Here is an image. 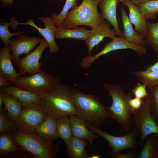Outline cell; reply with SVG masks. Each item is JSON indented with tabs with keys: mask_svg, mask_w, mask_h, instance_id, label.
Returning <instances> with one entry per match:
<instances>
[{
	"mask_svg": "<svg viewBox=\"0 0 158 158\" xmlns=\"http://www.w3.org/2000/svg\"><path fill=\"white\" fill-rule=\"evenodd\" d=\"M103 88L110 95L112 99L111 106H106L110 117L120 123L126 132L130 131L132 125L133 113L129 103L132 98L131 92H126L119 85L104 83Z\"/></svg>",
	"mask_w": 158,
	"mask_h": 158,
	"instance_id": "3",
	"label": "cell"
},
{
	"mask_svg": "<svg viewBox=\"0 0 158 158\" xmlns=\"http://www.w3.org/2000/svg\"><path fill=\"white\" fill-rule=\"evenodd\" d=\"M144 101V99L135 97L133 98H131L129 100V104L133 113L141 108Z\"/></svg>",
	"mask_w": 158,
	"mask_h": 158,
	"instance_id": "35",
	"label": "cell"
},
{
	"mask_svg": "<svg viewBox=\"0 0 158 158\" xmlns=\"http://www.w3.org/2000/svg\"><path fill=\"white\" fill-rule=\"evenodd\" d=\"M76 116H69L73 136L87 141L90 145H92L98 136L88 128L85 121Z\"/></svg>",
	"mask_w": 158,
	"mask_h": 158,
	"instance_id": "16",
	"label": "cell"
},
{
	"mask_svg": "<svg viewBox=\"0 0 158 158\" xmlns=\"http://www.w3.org/2000/svg\"><path fill=\"white\" fill-rule=\"evenodd\" d=\"M100 0H83L81 4L70 10L63 20L60 26L71 29L83 25L94 29L104 19L97 10Z\"/></svg>",
	"mask_w": 158,
	"mask_h": 158,
	"instance_id": "4",
	"label": "cell"
},
{
	"mask_svg": "<svg viewBox=\"0 0 158 158\" xmlns=\"http://www.w3.org/2000/svg\"><path fill=\"white\" fill-rule=\"evenodd\" d=\"M121 16L124 28L123 37L133 44L145 46L146 43L144 38L146 35L139 33L134 29L123 6L121 10Z\"/></svg>",
	"mask_w": 158,
	"mask_h": 158,
	"instance_id": "20",
	"label": "cell"
},
{
	"mask_svg": "<svg viewBox=\"0 0 158 158\" xmlns=\"http://www.w3.org/2000/svg\"><path fill=\"white\" fill-rule=\"evenodd\" d=\"M15 122L7 117L4 109L0 111V132L11 133L18 129Z\"/></svg>",
	"mask_w": 158,
	"mask_h": 158,
	"instance_id": "32",
	"label": "cell"
},
{
	"mask_svg": "<svg viewBox=\"0 0 158 158\" xmlns=\"http://www.w3.org/2000/svg\"><path fill=\"white\" fill-rule=\"evenodd\" d=\"M111 23L105 19L94 29H92L91 33L85 42L88 47V56H91L92 51L94 47L97 45L105 37H109L112 39L119 35L114 28L111 29Z\"/></svg>",
	"mask_w": 158,
	"mask_h": 158,
	"instance_id": "14",
	"label": "cell"
},
{
	"mask_svg": "<svg viewBox=\"0 0 158 158\" xmlns=\"http://www.w3.org/2000/svg\"><path fill=\"white\" fill-rule=\"evenodd\" d=\"M91 33V30L83 28L75 27L66 29L61 26L56 27L54 32L55 39H75L86 40Z\"/></svg>",
	"mask_w": 158,
	"mask_h": 158,
	"instance_id": "23",
	"label": "cell"
},
{
	"mask_svg": "<svg viewBox=\"0 0 158 158\" xmlns=\"http://www.w3.org/2000/svg\"><path fill=\"white\" fill-rule=\"evenodd\" d=\"M85 122L88 128L106 140L109 146L108 153L112 157H115L124 150L135 149L139 143L136 129L134 127L131 132L127 135L115 136L101 130L99 127L90 122Z\"/></svg>",
	"mask_w": 158,
	"mask_h": 158,
	"instance_id": "7",
	"label": "cell"
},
{
	"mask_svg": "<svg viewBox=\"0 0 158 158\" xmlns=\"http://www.w3.org/2000/svg\"><path fill=\"white\" fill-rule=\"evenodd\" d=\"M134 4H135L143 3L150 0H131Z\"/></svg>",
	"mask_w": 158,
	"mask_h": 158,
	"instance_id": "42",
	"label": "cell"
},
{
	"mask_svg": "<svg viewBox=\"0 0 158 158\" xmlns=\"http://www.w3.org/2000/svg\"><path fill=\"white\" fill-rule=\"evenodd\" d=\"M146 70L149 71L158 72V61L154 64L148 67Z\"/></svg>",
	"mask_w": 158,
	"mask_h": 158,
	"instance_id": "39",
	"label": "cell"
},
{
	"mask_svg": "<svg viewBox=\"0 0 158 158\" xmlns=\"http://www.w3.org/2000/svg\"><path fill=\"white\" fill-rule=\"evenodd\" d=\"M12 51L9 44L4 45L0 51V75L7 81L13 83L20 76L12 63Z\"/></svg>",
	"mask_w": 158,
	"mask_h": 158,
	"instance_id": "15",
	"label": "cell"
},
{
	"mask_svg": "<svg viewBox=\"0 0 158 158\" xmlns=\"http://www.w3.org/2000/svg\"><path fill=\"white\" fill-rule=\"evenodd\" d=\"M49 47L47 42L43 38L32 52L15 61L18 68L20 75L22 76L27 73L32 75L40 71L42 64L40 60L44 50Z\"/></svg>",
	"mask_w": 158,
	"mask_h": 158,
	"instance_id": "11",
	"label": "cell"
},
{
	"mask_svg": "<svg viewBox=\"0 0 158 158\" xmlns=\"http://www.w3.org/2000/svg\"><path fill=\"white\" fill-rule=\"evenodd\" d=\"M0 92L14 97L23 106L38 104L41 98L40 97L32 92L18 88L13 85L0 88Z\"/></svg>",
	"mask_w": 158,
	"mask_h": 158,
	"instance_id": "19",
	"label": "cell"
},
{
	"mask_svg": "<svg viewBox=\"0 0 158 158\" xmlns=\"http://www.w3.org/2000/svg\"><path fill=\"white\" fill-rule=\"evenodd\" d=\"M47 116L38 104L23 106L22 110L15 122L18 129L31 133L35 132Z\"/></svg>",
	"mask_w": 158,
	"mask_h": 158,
	"instance_id": "9",
	"label": "cell"
},
{
	"mask_svg": "<svg viewBox=\"0 0 158 158\" xmlns=\"http://www.w3.org/2000/svg\"><path fill=\"white\" fill-rule=\"evenodd\" d=\"M42 38L38 37H30L23 33L10 40L9 44L12 51V59L15 62L22 54L29 53L41 42Z\"/></svg>",
	"mask_w": 158,
	"mask_h": 158,
	"instance_id": "13",
	"label": "cell"
},
{
	"mask_svg": "<svg viewBox=\"0 0 158 158\" xmlns=\"http://www.w3.org/2000/svg\"><path fill=\"white\" fill-rule=\"evenodd\" d=\"M65 116L57 118L56 132L57 137L62 139L66 145L73 136L69 117Z\"/></svg>",
	"mask_w": 158,
	"mask_h": 158,
	"instance_id": "26",
	"label": "cell"
},
{
	"mask_svg": "<svg viewBox=\"0 0 158 158\" xmlns=\"http://www.w3.org/2000/svg\"><path fill=\"white\" fill-rule=\"evenodd\" d=\"M100 157L98 154H94L90 156L89 158H100Z\"/></svg>",
	"mask_w": 158,
	"mask_h": 158,
	"instance_id": "43",
	"label": "cell"
},
{
	"mask_svg": "<svg viewBox=\"0 0 158 158\" xmlns=\"http://www.w3.org/2000/svg\"><path fill=\"white\" fill-rule=\"evenodd\" d=\"M11 85V83L7 81L1 75H0V88Z\"/></svg>",
	"mask_w": 158,
	"mask_h": 158,
	"instance_id": "37",
	"label": "cell"
},
{
	"mask_svg": "<svg viewBox=\"0 0 158 158\" xmlns=\"http://www.w3.org/2000/svg\"><path fill=\"white\" fill-rule=\"evenodd\" d=\"M139 80L146 85L147 87L151 88L158 85V72L137 71L134 72Z\"/></svg>",
	"mask_w": 158,
	"mask_h": 158,
	"instance_id": "29",
	"label": "cell"
},
{
	"mask_svg": "<svg viewBox=\"0 0 158 158\" xmlns=\"http://www.w3.org/2000/svg\"><path fill=\"white\" fill-rule=\"evenodd\" d=\"M60 84V80L58 77L40 70L30 76H20L13 85L41 97L49 93Z\"/></svg>",
	"mask_w": 158,
	"mask_h": 158,
	"instance_id": "6",
	"label": "cell"
},
{
	"mask_svg": "<svg viewBox=\"0 0 158 158\" xmlns=\"http://www.w3.org/2000/svg\"><path fill=\"white\" fill-rule=\"evenodd\" d=\"M38 19L44 23L45 28L38 27L30 18L26 22L23 23H19L15 20V24L16 27L18 25H29L35 28L47 42L49 47V53L50 54L57 53L59 50L54 37V32L56 27L50 17L40 16L38 17Z\"/></svg>",
	"mask_w": 158,
	"mask_h": 158,
	"instance_id": "12",
	"label": "cell"
},
{
	"mask_svg": "<svg viewBox=\"0 0 158 158\" xmlns=\"http://www.w3.org/2000/svg\"><path fill=\"white\" fill-rule=\"evenodd\" d=\"M38 104L47 114L57 118L77 115L71 89L67 84H60L49 93L41 97Z\"/></svg>",
	"mask_w": 158,
	"mask_h": 158,
	"instance_id": "2",
	"label": "cell"
},
{
	"mask_svg": "<svg viewBox=\"0 0 158 158\" xmlns=\"http://www.w3.org/2000/svg\"><path fill=\"white\" fill-rule=\"evenodd\" d=\"M23 151L15 142L10 133H0V158L15 156Z\"/></svg>",
	"mask_w": 158,
	"mask_h": 158,
	"instance_id": "22",
	"label": "cell"
},
{
	"mask_svg": "<svg viewBox=\"0 0 158 158\" xmlns=\"http://www.w3.org/2000/svg\"><path fill=\"white\" fill-rule=\"evenodd\" d=\"M146 87L145 84H143V85H141L138 82L136 86L132 90L135 97L143 99L147 97L149 95L147 92Z\"/></svg>",
	"mask_w": 158,
	"mask_h": 158,
	"instance_id": "34",
	"label": "cell"
},
{
	"mask_svg": "<svg viewBox=\"0 0 158 158\" xmlns=\"http://www.w3.org/2000/svg\"><path fill=\"white\" fill-rule=\"evenodd\" d=\"M79 0H66L65 4L61 11L58 14L54 13L50 16L55 25L56 27L60 26L61 23L70 10L72 9L76 6L78 3L76 1Z\"/></svg>",
	"mask_w": 158,
	"mask_h": 158,
	"instance_id": "30",
	"label": "cell"
},
{
	"mask_svg": "<svg viewBox=\"0 0 158 158\" xmlns=\"http://www.w3.org/2000/svg\"><path fill=\"white\" fill-rule=\"evenodd\" d=\"M145 41L158 54V22L153 23L146 22V32Z\"/></svg>",
	"mask_w": 158,
	"mask_h": 158,
	"instance_id": "27",
	"label": "cell"
},
{
	"mask_svg": "<svg viewBox=\"0 0 158 158\" xmlns=\"http://www.w3.org/2000/svg\"><path fill=\"white\" fill-rule=\"evenodd\" d=\"M104 48L95 55L87 56L82 59L79 66L83 69H88L91 65L101 56L112 51L126 49L133 50L139 55H142L146 53L147 49L144 46L134 45L130 43L123 37H115L111 41L107 43Z\"/></svg>",
	"mask_w": 158,
	"mask_h": 158,
	"instance_id": "10",
	"label": "cell"
},
{
	"mask_svg": "<svg viewBox=\"0 0 158 158\" xmlns=\"http://www.w3.org/2000/svg\"><path fill=\"white\" fill-rule=\"evenodd\" d=\"M141 149L138 158H152L156 156L155 146L149 135L144 139Z\"/></svg>",
	"mask_w": 158,
	"mask_h": 158,
	"instance_id": "31",
	"label": "cell"
},
{
	"mask_svg": "<svg viewBox=\"0 0 158 158\" xmlns=\"http://www.w3.org/2000/svg\"><path fill=\"white\" fill-rule=\"evenodd\" d=\"M4 104L3 99L1 93L0 92V111L3 110L2 106Z\"/></svg>",
	"mask_w": 158,
	"mask_h": 158,
	"instance_id": "41",
	"label": "cell"
},
{
	"mask_svg": "<svg viewBox=\"0 0 158 158\" xmlns=\"http://www.w3.org/2000/svg\"><path fill=\"white\" fill-rule=\"evenodd\" d=\"M1 93L4 104L6 110L8 117L15 122L23 109L22 104L14 97L6 93Z\"/></svg>",
	"mask_w": 158,
	"mask_h": 158,
	"instance_id": "25",
	"label": "cell"
},
{
	"mask_svg": "<svg viewBox=\"0 0 158 158\" xmlns=\"http://www.w3.org/2000/svg\"><path fill=\"white\" fill-rule=\"evenodd\" d=\"M45 1H53L54 0H58V1H63L64 0H44Z\"/></svg>",
	"mask_w": 158,
	"mask_h": 158,
	"instance_id": "44",
	"label": "cell"
},
{
	"mask_svg": "<svg viewBox=\"0 0 158 158\" xmlns=\"http://www.w3.org/2000/svg\"><path fill=\"white\" fill-rule=\"evenodd\" d=\"M121 3L127 7L129 11V20L134 25L135 30L138 32L146 35L147 20L140 12L137 5L131 0H122Z\"/></svg>",
	"mask_w": 158,
	"mask_h": 158,
	"instance_id": "18",
	"label": "cell"
},
{
	"mask_svg": "<svg viewBox=\"0 0 158 158\" xmlns=\"http://www.w3.org/2000/svg\"><path fill=\"white\" fill-rule=\"evenodd\" d=\"M88 144L87 141L73 136L67 146L66 153L71 158H89L85 149Z\"/></svg>",
	"mask_w": 158,
	"mask_h": 158,
	"instance_id": "24",
	"label": "cell"
},
{
	"mask_svg": "<svg viewBox=\"0 0 158 158\" xmlns=\"http://www.w3.org/2000/svg\"><path fill=\"white\" fill-rule=\"evenodd\" d=\"M154 87L153 92L154 97L156 105L157 110L158 113V85Z\"/></svg>",
	"mask_w": 158,
	"mask_h": 158,
	"instance_id": "38",
	"label": "cell"
},
{
	"mask_svg": "<svg viewBox=\"0 0 158 158\" xmlns=\"http://www.w3.org/2000/svg\"><path fill=\"white\" fill-rule=\"evenodd\" d=\"M136 153L135 151H132L123 154H118L115 156L116 158H133L136 155Z\"/></svg>",
	"mask_w": 158,
	"mask_h": 158,
	"instance_id": "36",
	"label": "cell"
},
{
	"mask_svg": "<svg viewBox=\"0 0 158 158\" xmlns=\"http://www.w3.org/2000/svg\"><path fill=\"white\" fill-rule=\"evenodd\" d=\"M13 0H0L3 6L4 7H8L14 3Z\"/></svg>",
	"mask_w": 158,
	"mask_h": 158,
	"instance_id": "40",
	"label": "cell"
},
{
	"mask_svg": "<svg viewBox=\"0 0 158 158\" xmlns=\"http://www.w3.org/2000/svg\"><path fill=\"white\" fill-rule=\"evenodd\" d=\"M122 0H100L98 6L100 8L103 18L110 22L119 35L123 37L122 33L118 25L117 18V7L118 4Z\"/></svg>",
	"mask_w": 158,
	"mask_h": 158,
	"instance_id": "17",
	"label": "cell"
},
{
	"mask_svg": "<svg viewBox=\"0 0 158 158\" xmlns=\"http://www.w3.org/2000/svg\"><path fill=\"white\" fill-rule=\"evenodd\" d=\"M11 134L21 149L34 157L55 158L57 154L58 145L48 141L35 132L27 133L18 129Z\"/></svg>",
	"mask_w": 158,
	"mask_h": 158,
	"instance_id": "5",
	"label": "cell"
},
{
	"mask_svg": "<svg viewBox=\"0 0 158 158\" xmlns=\"http://www.w3.org/2000/svg\"><path fill=\"white\" fill-rule=\"evenodd\" d=\"M150 100L149 95L144 98L141 108L133 113L132 119V125L136 129L139 144L141 145L148 135L152 134H158V126L151 114Z\"/></svg>",
	"mask_w": 158,
	"mask_h": 158,
	"instance_id": "8",
	"label": "cell"
},
{
	"mask_svg": "<svg viewBox=\"0 0 158 158\" xmlns=\"http://www.w3.org/2000/svg\"><path fill=\"white\" fill-rule=\"evenodd\" d=\"M11 25V23L6 21L1 23L0 24V38L4 45L9 44L10 38L14 36H19L24 33V31H21V29L18 32L12 33L10 32L8 28Z\"/></svg>",
	"mask_w": 158,
	"mask_h": 158,
	"instance_id": "33",
	"label": "cell"
},
{
	"mask_svg": "<svg viewBox=\"0 0 158 158\" xmlns=\"http://www.w3.org/2000/svg\"><path fill=\"white\" fill-rule=\"evenodd\" d=\"M57 118L55 117L47 114L45 120L37 128L35 132L50 142L57 141Z\"/></svg>",
	"mask_w": 158,
	"mask_h": 158,
	"instance_id": "21",
	"label": "cell"
},
{
	"mask_svg": "<svg viewBox=\"0 0 158 158\" xmlns=\"http://www.w3.org/2000/svg\"><path fill=\"white\" fill-rule=\"evenodd\" d=\"M136 5L147 20L155 18L158 12V0H150Z\"/></svg>",
	"mask_w": 158,
	"mask_h": 158,
	"instance_id": "28",
	"label": "cell"
},
{
	"mask_svg": "<svg viewBox=\"0 0 158 158\" xmlns=\"http://www.w3.org/2000/svg\"><path fill=\"white\" fill-rule=\"evenodd\" d=\"M71 91L77 116L80 118L99 127L110 118L97 96L75 88L71 89Z\"/></svg>",
	"mask_w": 158,
	"mask_h": 158,
	"instance_id": "1",
	"label": "cell"
}]
</instances>
